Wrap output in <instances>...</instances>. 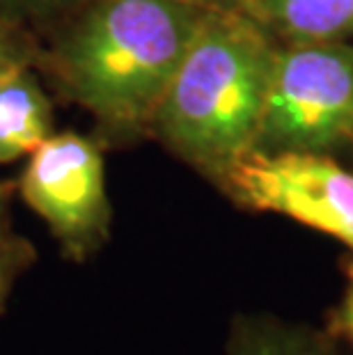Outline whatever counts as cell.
I'll use <instances>...</instances> for the list:
<instances>
[{
    "label": "cell",
    "instance_id": "6da1fadb",
    "mask_svg": "<svg viewBox=\"0 0 353 355\" xmlns=\"http://www.w3.org/2000/svg\"><path fill=\"white\" fill-rule=\"evenodd\" d=\"M277 40L239 12H207L149 128L172 154L216 184L255 149Z\"/></svg>",
    "mask_w": 353,
    "mask_h": 355
},
{
    "label": "cell",
    "instance_id": "7a4b0ae2",
    "mask_svg": "<svg viewBox=\"0 0 353 355\" xmlns=\"http://www.w3.org/2000/svg\"><path fill=\"white\" fill-rule=\"evenodd\" d=\"M205 17L186 0H92L55 51L60 83L101 124L149 128Z\"/></svg>",
    "mask_w": 353,
    "mask_h": 355
},
{
    "label": "cell",
    "instance_id": "3957f363",
    "mask_svg": "<svg viewBox=\"0 0 353 355\" xmlns=\"http://www.w3.org/2000/svg\"><path fill=\"white\" fill-rule=\"evenodd\" d=\"M344 145L353 147V44L277 46L255 149L333 154Z\"/></svg>",
    "mask_w": 353,
    "mask_h": 355
},
{
    "label": "cell",
    "instance_id": "277c9868",
    "mask_svg": "<svg viewBox=\"0 0 353 355\" xmlns=\"http://www.w3.org/2000/svg\"><path fill=\"white\" fill-rule=\"evenodd\" d=\"M19 193L44 220L64 259L87 261L110 241L106 165L101 149L85 135L51 133L28 156Z\"/></svg>",
    "mask_w": 353,
    "mask_h": 355
},
{
    "label": "cell",
    "instance_id": "5b68a950",
    "mask_svg": "<svg viewBox=\"0 0 353 355\" xmlns=\"http://www.w3.org/2000/svg\"><path fill=\"white\" fill-rule=\"evenodd\" d=\"M214 186L239 209L284 216L340 241L353 254V172L333 154L252 149Z\"/></svg>",
    "mask_w": 353,
    "mask_h": 355
},
{
    "label": "cell",
    "instance_id": "8992f818",
    "mask_svg": "<svg viewBox=\"0 0 353 355\" xmlns=\"http://www.w3.org/2000/svg\"><path fill=\"white\" fill-rule=\"evenodd\" d=\"M53 131V105L30 67L0 78V165L30 156Z\"/></svg>",
    "mask_w": 353,
    "mask_h": 355
},
{
    "label": "cell",
    "instance_id": "52a82bcc",
    "mask_svg": "<svg viewBox=\"0 0 353 355\" xmlns=\"http://www.w3.org/2000/svg\"><path fill=\"white\" fill-rule=\"evenodd\" d=\"M250 17L284 44L353 37V0H252Z\"/></svg>",
    "mask_w": 353,
    "mask_h": 355
},
{
    "label": "cell",
    "instance_id": "ba28073f",
    "mask_svg": "<svg viewBox=\"0 0 353 355\" xmlns=\"http://www.w3.org/2000/svg\"><path fill=\"white\" fill-rule=\"evenodd\" d=\"M227 355H351L344 346L307 323L255 312L236 314L225 339Z\"/></svg>",
    "mask_w": 353,
    "mask_h": 355
},
{
    "label": "cell",
    "instance_id": "9c48e42d",
    "mask_svg": "<svg viewBox=\"0 0 353 355\" xmlns=\"http://www.w3.org/2000/svg\"><path fill=\"white\" fill-rule=\"evenodd\" d=\"M37 259L35 248L26 239L19 236H5L0 239V316H3L7 300H10L14 284L19 277L33 266Z\"/></svg>",
    "mask_w": 353,
    "mask_h": 355
},
{
    "label": "cell",
    "instance_id": "30bf717a",
    "mask_svg": "<svg viewBox=\"0 0 353 355\" xmlns=\"http://www.w3.org/2000/svg\"><path fill=\"white\" fill-rule=\"evenodd\" d=\"M326 332L353 355V254L344 261V291L326 316Z\"/></svg>",
    "mask_w": 353,
    "mask_h": 355
},
{
    "label": "cell",
    "instance_id": "8fae6325",
    "mask_svg": "<svg viewBox=\"0 0 353 355\" xmlns=\"http://www.w3.org/2000/svg\"><path fill=\"white\" fill-rule=\"evenodd\" d=\"M26 53L12 40L10 35L0 28V78H5L7 73L17 71L19 67H26Z\"/></svg>",
    "mask_w": 353,
    "mask_h": 355
},
{
    "label": "cell",
    "instance_id": "7c38bea8",
    "mask_svg": "<svg viewBox=\"0 0 353 355\" xmlns=\"http://www.w3.org/2000/svg\"><path fill=\"white\" fill-rule=\"evenodd\" d=\"M186 3L198 5L207 12H239V14L252 12V0H186Z\"/></svg>",
    "mask_w": 353,
    "mask_h": 355
},
{
    "label": "cell",
    "instance_id": "4fadbf2b",
    "mask_svg": "<svg viewBox=\"0 0 353 355\" xmlns=\"http://www.w3.org/2000/svg\"><path fill=\"white\" fill-rule=\"evenodd\" d=\"M64 3H69V0H0V5L17 12H46L62 7Z\"/></svg>",
    "mask_w": 353,
    "mask_h": 355
},
{
    "label": "cell",
    "instance_id": "5bb4252c",
    "mask_svg": "<svg viewBox=\"0 0 353 355\" xmlns=\"http://www.w3.org/2000/svg\"><path fill=\"white\" fill-rule=\"evenodd\" d=\"M10 236V188L0 184V239Z\"/></svg>",
    "mask_w": 353,
    "mask_h": 355
}]
</instances>
